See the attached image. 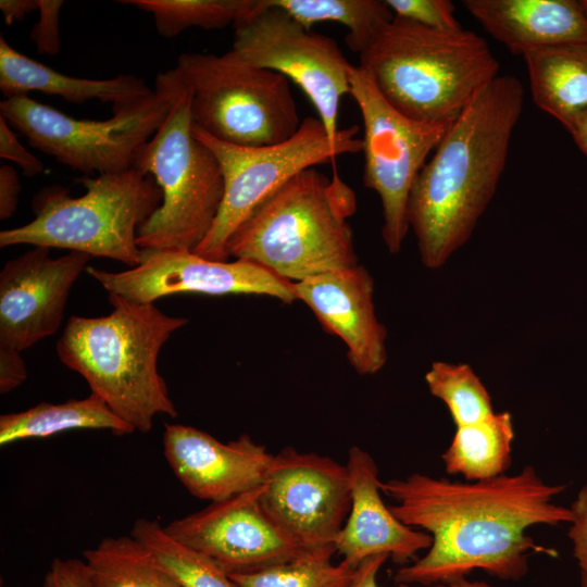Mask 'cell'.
<instances>
[{
  "label": "cell",
  "mask_w": 587,
  "mask_h": 587,
  "mask_svg": "<svg viewBox=\"0 0 587 587\" xmlns=\"http://www.w3.org/2000/svg\"><path fill=\"white\" fill-rule=\"evenodd\" d=\"M566 485L548 484L533 466L516 474L475 482H451L422 473L382 482L392 513L432 536L426 553L399 567L397 585L432 586L482 570L502 580L528 572L530 553L557 557L526 530L570 523V508L554 503Z\"/></svg>",
  "instance_id": "obj_1"
},
{
  "label": "cell",
  "mask_w": 587,
  "mask_h": 587,
  "mask_svg": "<svg viewBox=\"0 0 587 587\" xmlns=\"http://www.w3.org/2000/svg\"><path fill=\"white\" fill-rule=\"evenodd\" d=\"M523 84L496 77L451 123L413 184L408 221L423 264L438 268L471 237L504 172Z\"/></svg>",
  "instance_id": "obj_2"
},
{
  "label": "cell",
  "mask_w": 587,
  "mask_h": 587,
  "mask_svg": "<svg viewBox=\"0 0 587 587\" xmlns=\"http://www.w3.org/2000/svg\"><path fill=\"white\" fill-rule=\"evenodd\" d=\"M108 315H72L55 345L60 361L82 375L92 394L135 430L146 434L160 414L177 417L158 357L188 319L170 316L154 303L109 294Z\"/></svg>",
  "instance_id": "obj_3"
},
{
  "label": "cell",
  "mask_w": 587,
  "mask_h": 587,
  "mask_svg": "<svg viewBox=\"0 0 587 587\" xmlns=\"http://www.w3.org/2000/svg\"><path fill=\"white\" fill-rule=\"evenodd\" d=\"M404 116L450 125L499 76L488 42L472 30H440L394 16L359 53V64Z\"/></svg>",
  "instance_id": "obj_4"
},
{
  "label": "cell",
  "mask_w": 587,
  "mask_h": 587,
  "mask_svg": "<svg viewBox=\"0 0 587 587\" xmlns=\"http://www.w3.org/2000/svg\"><path fill=\"white\" fill-rule=\"evenodd\" d=\"M354 191L309 167L272 193L229 237L228 258L258 263L292 283L358 264L349 218Z\"/></svg>",
  "instance_id": "obj_5"
},
{
  "label": "cell",
  "mask_w": 587,
  "mask_h": 587,
  "mask_svg": "<svg viewBox=\"0 0 587 587\" xmlns=\"http://www.w3.org/2000/svg\"><path fill=\"white\" fill-rule=\"evenodd\" d=\"M86 192L72 198L54 186L35 197V218L1 230L0 247L42 246L108 258L135 267L140 262L139 227L159 209L162 192L154 179L132 167L84 177Z\"/></svg>",
  "instance_id": "obj_6"
},
{
  "label": "cell",
  "mask_w": 587,
  "mask_h": 587,
  "mask_svg": "<svg viewBox=\"0 0 587 587\" xmlns=\"http://www.w3.org/2000/svg\"><path fill=\"white\" fill-rule=\"evenodd\" d=\"M173 70L170 112L134 163L162 192L161 205L138 229L137 245L140 249L193 251L220 212L224 177L215 154L192 133L191 89Z\"/></svg>",
  "instance_id": "obj_7"
},
{
  "label": "cell",
  "mask_w": 587,
  "mask_h": 587,
  "mask_svg": "<svg viewBox=\"0 0 587 587\" xmlns=\"http://www.w3.org/2000/svg\"><path fill=\"white\" fill-rule=\"evenodd\" d=\"M191 89L192 125L236 146L277 145L299 129L289 79L242 59L224 54L183 53L175 66Z\"/></svg>",
  "instance_id": "obj_8"
},
{
  "label": "cell",
  "mask_w": 587,
  "mask_h": 587,
  "mask_svg": "<svg viewBox=\"0 0 587 587\" xmlns=\"http://www.w3.org/2000/svg\"><path fill=\"white\" fill-rule=\"evenodd\" d=\"M174 70L158 74L154 92L133 104L113 109L105 121L78 120L26 96L5 98L0 113L29 145L84 174H110L134 167L139 149L167 116Z\"/></svg>",
  "instance_id": "obj_9"
},
{
  "label": "cell",
  "mask_w": 587,
  "mask_h": 587,
  "mask_svg": "<svg viewBox=\"0 0 587 587\" xmlns=\"http://www.w3.org/2000/svg\"><path fill=\"white\" fill-rule=\"evenodd\" d=\"M197 139L215 154L224 177L220 212L205 238L192 251L213 261H228L226 245L236 228L272 193L301 171L330 162L347 153H359L362 139L333 143L319 117L307 116L286 141L271 146L243 147L217 140L192 125Z\"/></svg>",
  "instance_id": "obj_10"
},
{
  "label": "cell",
  "mask_w": 587,
  "mask_h": 587,
  "mask_svg": "<svg viewBox=\"0 0 587 587\" xmlns=\"http://www.w3.org/2000/svg\"><path fill=\"white\" fill-rule=\"evenodd\" d=\"M351 97L363 121V183L382 203V236L390 253H398L410 229L408 204L415 178L451 125L411 120L379 93L359 65L349 70Z\"/></svg>",
  "instance_id": "obj_11"
},
{
  "label": "cell",
  "mask_w": 587,
  "mask_h": 587,
  "mask_svg": "<svg viewBox=\"0 0 587 587\" xmlns=\"http://www.w3.org/2000/svg\"><path fill=\"white\" fill-rule=\"evenodd\" d=\"M233 50L253 65L277 72L301 88L330 141L355 137L358 125L338 127L341 98L350 92L348 62L330 37L304 28L270 0L235 26Z\"/></svg>",
  "instance_id": "obj_12"
},
{
  "label": "cell",
  "mask_w": 587,
  "mask_h": 587,
  "mask_svg": "<svg viewBox=\"0 0 587 587\" xmlns=\"http://www.w3.org/2000/svg\"><path fill=\"white\" fill-rule=\"evenodd\" d=\"M260 501L291 538L336 553L335 541L351 504L348 469L326 455L285 448L274 454Z\"/></svg>",
  "instance_id": "obj_13"
},
{
  "label": "cell",
  "mask_w": 587,
  "mask_h": 587,
  "mask_svg": "<svg viewBox=\"0 0 587 587\" xmlns=\"http://www.w3.org/2000/svg\"><path fill=\"white\" fill-rule=\"evenodd\" d=\"M255 489L211 502L164 526L175 540L204 554L226 573L243 574L311 557L335 553L301 545L265 512Z\"/></svg>",
  "instance_id": "obj_14"
},
{
  "label": "cell",
  "mask_w": 587,
  "mask_h": 587,
  "mask_svg": "<svg viewBox=\"0 0 587 587\" xmlns=\"http://www.w3.org/2000/svg\"><path fill=\"white\" fill-rule=\"evenodd\" d=\"M86 272L109 294L137 302L153 303L176 294L262 295L284 303L297 300L292 282L258 263L213 261L192 251L141 249L135 267L108 272L88 265Z\"/></svg>",
  "instance_id": "obj_15"
},
{
  "label": "cell",
  "mask_w": 587,
  "mask_h": 587,
  "mask_svg": "<svg viewBox=\"0 0 587 587\" xmlns=\"http://www.w3.org/2000/svg\"><path fill=\"white\" fill-rule=\"evenodd\" d=\"M9 260L0 272V345L18 351L55 334L64 319L70 291L91 255L33 246Z\"/></svg>",
  "instance_id": "obj_16"
},
{
  "label": "cell",
  "mask_w": 587,
  "mask_h": 587,
  "mask_svg": "<svg viewBox=\"0 0 587 587\" xmlns=\"http://www.w3.org/2000/svg\"><path fill=\"white\" fill-rule=\"evenodd\" d=\"M165 459L183 486L196 498L218 502L263 485L274 454L242 434L222 442L184 424H165Z\"/></svg>",
  "instance_id": "obj_17"
},
{
  "label": "cell",
  "mask_w": 587,
  "mask_h": 587,
  "mask_svg": "<svg viewBox=\"0 0 587 587\" xmlns=\"http://www.w3.org/2000/svg\"><path fill=\"white\" fill-rule=\"evenodd\" d=\"M297 300L314 313L325 332L347 346V358L360 375L380 371L387 361V329L377 320L374 280L363 265H353L294 283Z\"/></svg>",
  "instance_id": "obj_18"
},
{
  "label": "cell",
  "mask_w": 587,
  "mask_h": 587,
  "mask_svg": "<svg viewBox=\"0 0 587 587\" xmlns=\"http://www.w3.org/2000/svg\"><path fill=\"white\" fill-rule=\"evenodd\" d=\"M351 504L336 538L342 561L357 567L366 558L386 554L397 563L416 560L432 545V536L402 523L382 498V480L373 457L358 446L349 449L346 463Z\"/></svg>",
  "instance_id": "obj_19"
},
{
  "label": "cell",
  "mask_w": 587,
  "mask_h": 587,
  "mask_svg": "<svg viewBox=\"0 0 587 587\" xmlns=\"http://www.w3.org/2000/svg\"><path fill=\"white\" fill-rule=\"evenodd\" d=\"M465 10L511 53L587 42V14L575 0H464Z\"/></svg>",
  "instance_id": "obj_20"
},
{
  "label": "cell",
  "mask_w": 587,
  "mask_h": 587,
  "mask_svg": "<svg viewBox=\"0 0 587 587\" xmlns=\"http://www.w3.org/2000/svg\"><path fill=\"white\" fill-rule=\"evenodd\" d=\"M0 89L5 98L40 91L60 96L66 101L83 103L88 100L111 102L120 109L150 97L146 83L132 74L110 79L78 78L62 74L12 48L0 37Z\"/></svg>",
  "instance_id": "obj_21"
},
{
  "label": "cell",
  "mask_w": 587,
  "mask_h": 587,
  "mask_svg": "<svg viewBox=\"0 0 587 587\" xmlns=\"http://www.w3.org/2000/svg\"><path fill=\"white\" fill-rule=\"evenodd\" d=\"M523 59L534 103L567 129L587 110V42L535 49Z\"/></svg>",
  "instance_id": "obj_22"
},
{
  "label": "cell",
  "mask_w": 587,
  "mask_h": 587,
  "mask_svg": "<svg viewBox=\"0 0 587 587\" xmlns=\"http://www.w3.org/2000/svg\"><path fill=\"white\" fill-rule=\"evenodd\" d=\"M72 429H107L123 436L136 432L96 394L63 403L41 402L0 416V446L45 438Z\"/></svg>",
  "instance_id": "obj_23"
},
{
  "label": "cell",
  "mask_w": 587,
  "mask_h": 587,
  "mask_svg": "<svg viewBox=\"0 0 587 587\" xmlns=\"http://www.w3.org/2000/svg\"><path fill=\"white\" fill-rule=\"evenodd\" d=\"M510 412L494 413L474 424L457 427L449 447L441 454L448 474L467 482L490 479L505 474L512 462L514 441Z\"/></svg>",
  "instance_id": "obj_24"
},
{
  "label": "cell",
  "mask_w": 587,
  "mask_h": 587,
  "mask_svg": "<svg viewBox=\"0 0 587 587\" xmlns=\"http://www.w3.org/2000/svg\"><path fill=\"white\" fill-rule=\"evenodd\" d=\"M83 554L96 587H180L132 535L105 537Z\"/></svg>",
  "instance_id": "obj_25"
},
{
  "label": "cell",
  "mask_w": 587,
  "mask_h": 587,
  "mask_svg": "<svg viewBox=\"0 0 587 587\" xmlns=\"http://www.w3.org/2000/svg\"><path fill=\"white\" fill-rule=\"evenodd\" d=\"M304 28L334 22L347 27L350 50L362 52L394 18L386 0H270Z\"/></svg>",
  "instance_id": "obj_26"
},
{
  "label": "cell",
  "mask_w": 587,
  "mask_h": 587,
  "mask_svg": "<svg viewBox=\"0 0 587 587\" xmlns=\"http://www.w3.org/2000/svg\"><path fill=\"white\" fill-rule=\"evenodd\" d=\"M130 535L150 550L180 587H237L220 565L172 538L157 520L137 519Z\"/></svg>",
  "instance_id": "obj_27"
},
{
  "label": "cell",
  "mask_w": 587,
  "mask_h": 587,
  "mask_svg": "<svg viewBox=\"0 0 587 587\" xmlns=\"http://www.w3.org/2000/svg\"><path fill=\"white\" fill-rule=\"evenodd\" d=\"M150 13L158 33L172 38L190 27L204 29L234 26L253 14L260 0H122Z\"/></svg>",
  "instance_id": "obj_28"
},
{
  "label": "cell",
  "mask_w": 587,
  "mask_h": 587,
  "mask_svg": "<svg viewBox=\"0 0 587 587\" xmlns=\"http://www.w3.org/2000/svg\"><path fill=\"white\" fill-rule=\"evenodd\" d=\"M425 382L429 392L446 404L457 427L477 423L495 413L487 388L467 364L433 362Z\"/></svg>",
  "instance_id": "obj_29"
},
{
  "label": "cell",
  "mask_w": 587,
  "mask_h": 587,
  "mask_svg": "<svg viewBox=\"0 0 587 587\" xmlns=\"http://www.w3.org/2000/svg\"><path fill=\"white\" fill-rule=\"evenodd\" d=\"M355 567L329 557H311L260 571L230 574L237 587H347Z\"/></svg>",
  "instance_id": "obj_30"
},
{
  "label": "cell",
  "mask_w": 587,
  "mask_h": 587,
  "mask_svg": "<svg viewBox=\"0 0 587 587\" xmlns=\"http://www.w3.org/2000/svg\"><path fill=\"white\" fill-rule=\"evenodd\" d=\"M386 3L396 17L440 30L463 28L449 0H386Z\"/></svg>",
  "instance_id": "obj_31"
},
{
  "label": "cell",
  "mask_w": 587,
  "mask_h": 587,
  "mask_svg": "<svg viewBox=\"0 0 587 587\" xmlns=\"http://www.w3.org/2000/svg\"><path fill=\"white\" fill-rule=\"evenodd\" d=\"M61 0H39V20L30 32V39L39 53L55 55L60 51L59 15Z\"/></svg>",
  "instance_id": "obj_32"
},
{
  "label": "cell",
  "mask_w": 587,
  "mask_h": 587,
  "mask_svg": "<svg viewBox=\"0 0 587 587\" xmlns=\"http://www.w3.org/2000/svg\"><path fill=\"white\" fill-rule=\"evenodd\" d=\"M570 510L572 519L567 536L572 542L573 557L580 573L587 575V483L577 492Z\"/></svg>",
  "instance_id": "obj_33"
},
{
  "label": "cell",
  "mask_w": 587,
  "mask_h": 587,
  "mask_svg": "<svg viewBox=\"0 0 587 587\" xmlns=\"http://www.w3.org/2000/svg\"><path fill=\"white\" fill-rule=\"evenodd\" d=\"M42 587H96L85 561L55 558L45 575Z\"/></svg>",
  "instance_id": "obj_34"
},
{
  "label": "cell",
  "mask_w": 587,
  "mask_h": 587,
  "mask_svg": "<svg viewBox=\"0 0 587 587\" xmlns=\"http://www.w3.org/2000/svg\"><path fill=\"white\" fill-rule=\"evenodd\" d=\"M9 125L4 117L0 116V157L16 163L27 177L41 174L43 164L25 149Z\"/></svg>",
  "instance_id": "obj_35"
},
{
  "label": "cell",
  "mask_w": 587,
  "mask_h": 587,
  "mask_svg": "<svg viewBox=\"0 0 587 587\" xmlns=\"http://www.w3.org/2000/svg\"><path fill=\"white\" fill-rule=\"evenodd\" d=\"M27 378V370L21 351L0 345V392L8 394L20 387Z\"/></svg>",
  "instance_id": "obj_36"
},
{
  "label": "cell",
  "mask_w": 587,
  "mask_h": 587,
  "mask_svg": "<svg viewBox=\"0 0 587 587\" xmlns=\"http://www.w3.org/2000/svg\"><path fill=\"white\" fill-rule=\"evenodd\" d=\"M21 184L16 171L10 165L0 167V218L11 217L18 204Z\"/></svg>",
  "instance_id": "obj_37"
},
{
  "label": "cell",
  "mask_w": 587,
  "mask_h": 587,
  "mask_svg": "<svg viewBox=\"0 0 587 587\" xmlns=\"http://www.w3.org/2000/svg\"><path fill=\"white\" fill-rule=\"evenodd\" d=\"M389 557L378 554L366 558L357 567L354 575L347 587H380L377 584V574ZM396 587H403L397 585Z\"/></svg>",
  "instance_id": "obj_38"
},
{
  "label": "cell",
  "mask_w": 587,
  "mask_h": 587,
  "mask_svg": "<svg viewBox=\"0 0 587 587\" xmlns=\"http://www.w3.org/2000/svg\"><path fill=\"white\" fill-rule=\"evenodd\" d=\"M0 9L8 25L21 22L24 17L39 10V0H1Z\"/></svg>",
  "instance_id": "obj_39"
},
{
  "label": "cell",
  "mask_w": 587,
  "mask_h": 587,
  "mask_svg": "<svg viewBox=\"0 0 587 587\" xmlns=\"http://www.w3.org/2000/svg\"><path fill=\"white\" fill-rule=\"evenodd\" d=\"M567 130L579 150L587 155V110L573 118Z\"/></svg>",
  "instance_id": "obj_40"
},
{
  "label": "cell",
  "mask_w": 587,
  "mask_h": 587,
  "mask_svg": "<svg viewBox=\"0 0 587 587\" xmlns=\"http://www.w3.org/2000/svg\"><path fill=\"white\" fill-rule=\"evenodd\" d=\"M403 587H492L484 580H470L466 577L453 582L435 584L432 586L402 585Z\"/></svg>",
  "instance_id": "obj_41"
},
{
  "label": "cell",
  "mask_w": 587,
  "mask_h": 587,
  "mask_svg": "<svg viewBox=\"0 0 587 587\" xmlns=\"http://www.w3.org/2000/svg\"><path fill=\"white\" fill-rule=\"evenodd\" d=\"M579 587H587V575L580 573Z\"/></svg>",
  "instance_id": "obj_42"
},
{
  "label": "cell",
  "mask_w": 587,
  "mask_h": 587,
  "mask_svg": "<svg viewBox=\"0 0 587 587\" xmlns=\"http://www.w3.org/2000/svg\"><path fill=\"white\" fill-rule=\"evenodd\" d=\"M580 2H582L583 7L585 9L586 14H587V0H583Z\"/></svg>",
  "instance_id": "obj_43"
}]
</instances>
